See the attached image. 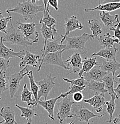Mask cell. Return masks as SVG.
Segmentation results:
<instances>
[{"instance_id":"cell-1","label":"cell","mask_w":120,"mask_h":124,"mask_svg":"<svg viewBox=\"0 0 120 124\" xmlns=\"http://www.w3.org/2000/svg\"><path fill=\"white\" fill-rule=\"evenodd\" d=\"M44 6L36 4L35 0H24L22 2H19L14 8L7 9L6 11L7 13L13 12L20 14L26 21L29 19H33L38 13L44 11Z\"/></svg>"},{"instance_id":"cell-2","label":"cell","mask_w":120,"mask_h":124,"mask_svg":"<svg viewBox=\"0 0 120 124\" xmlns=\"http://www.w3.org/2000/svg\"><path fill=\"white\" fill-rule=\"evenodd\" d=\"M10 28L7 29V33H6L4 37H3L4 42H8L13 45L21 46L26 48L32 46L33 44L27 41L22 33L19 29H16L13 26L12 20H10Z\"/></svg>"},{"instance_id":"cell-3","label":"cell","mask_w":120,"mask_h":124,"mask_svg":"<svg viewBox=\"0 0 120 124\" xmlns=\"http://www.w3.org/2000/svg\"><path fill=\"white\" fill-rule=\"evenodd\" d=\"M90 39H92V35L88 33H84L78 37H70L68 36L66 38V41L65 50H76L81 54H86L87 50L86 48V44Z\"/></svg>"},{"instance_id":"cell-4","label":"cell","mask_w":120,"mask_h":124,"mask_svg":"<svg viewBox=\"0 0 120 124\" xmlns=\"http://www.w3.org/2000/svg\"><path fill=\"white\" fill-rule=\"evenodd\" d=\"M17 24V29L22 33L26 39L32 44L36 43L38 41L39 33L36 31V24L34 22L31 23L16 22Z\"/></svg>"},{"instance_id":"cell-5","label":"cell","mask_w":120,"mask_h":124,"mask_svg":"<svg viewBox=\"0 0 120 124\" xmlns=\"http://www.w3.org/2000/svg\"><path fill=\"white\" fill-rule=\"evenodd\" d=\"M28 72L29 70H28V66H26L18 73H14L7 77L8 89L11 99H13L15 97L16 92L20 88V82L24 76L28 75Z\"/></svg>"},{"instance_id":"cell-6","label":"cell","mask_w":120,"mask_h":124,"mask_svg":"<svg viewBox=\"0 0 120 124\" xmlns=\"http://www.w3.org/2000/svg\"><path fill=\"white\" fill-rule=\"evenodd\" d=\"M72 113L75 116L78 121L81 122H86L87 124H90L89 120L94 117H102L106 113L103 115H95L93 112L85 107L78 106L75 103L72 108Z\"/></svg>"},{"instance_id":"cell-7","label":"cell","mask_w":120,"mask_h":124,"mask_svg":"<svg viewBox=\"0 0 120 124\" xmlns=\"http://www.w3.org/2000/svg\"><path fill=\"white\" fill-rule=\"evenodd\" d=\"M75 103L74 101H72L68 97L64 98L61 101L57 103L58 112L57 113V117L59 119L60 124L66 119L72 118L73 117L72 108Z\"/></svg>"},{"instance_id":"cell-8","label":"cell","mask_w":120,"mask_h":124,"mask_svg":"<svg viewBox=\"0 0 120 124\" xmlns=\"http://www.w3.org/2000/svg\"><path fill=\"white\" fill-rule=\"evenodd\" d=\"M56 78V77H51V73L50 75H47L45 78L41 81L37 82V84L39 86V91H38V98L40 100V98L43 97L44 100H47L49 93L53 88L55 85H58L54 81Z\"/></svg>"},{"instance_id":"cell-9","label":"cell","mask_w":120,"mask_h":124,"mask_svg":"<svg viewBox=\"0 0 120 124\" xmlns=\"http://www.w3.org/2000/svg\"><path fill=\"white\" fill-rule=\"evenodd\" d=\"M64 51V50H62V51H57L56 53H53L47 54L40 62L38 69V72H40L42 66L45 65V64H53V65H56L58 66L62 67L65 70L70 69V68L67 66L62 60V54Z\"/></svg>"},{"instance_id":"cell-10","label":"cell","mask_w":120,"mask_h":124,"mask_svg":"<svg viewBox=\"0 0 120 124\" xmlns=\"http://www.w3.org/2000/svg\"><path fill=\"white\" fill-rule=\"evenodd\" d=\"M64 27L66 32L64 35H61L62 38L60 42V44H64V41L66 39V38L69 36L70 32L77 30V29L82 30L84 28L82 23L80 22L78 17L75 16H72L69 19H66L64 22Z\"/></svg>"},{"instance_id":"cell-11","label":"cell","mask_w":120,"mask_h":124,"mask_svg":"<svg viewBox=\"0 0 120 124\" xmlns=\"http://www.w3.org/2000/svg\"><path fill=\"white\" fill-rule=\"evenodd\" d=\"M3 36L1 35L0 38V57L6 59L7 61L10 62V59L11 58L19 57L22 60L25 55L26 51L24 50L15 52L13 50L8 48L3 43Z\"/></svg>"},{"instance_id":"cell-12","label":"cell","mask_w":120,"mask_h":124,"mask_svg":"<svg viewBox=\"0 0 120 124\" xmlns=\"http://www.w3.org/2000/svg\"><path fill=\"white\" fill-rule=\"evenodd\" d=\"M83 101L90 104L97 113H100L103 110V108L106 103L104 94L99 93H96L93 97L90 99H84Z\"/></svg>"},{"instance_id":"cell-13","label":"cell","mask_w":120,"mask_h":124,"mask_svg":"<svg viewBox=\"0 0 120 124\" xmlns=\"http://www.w3.org/2000/svg\"><path fill=\"white\" fill-rule=\"evenodd\" d=\"M64 63L67 64V66H71L72 68V70L66 75L68 76L71 73H79L82 66V59L79 53H75L71 56L68 57V59Z\"/></svg>"},{"instance_id":"cell-14","label":"cell","mask_w":120,"mask_h":124,"mask_svg":"<svg viewBox=\"0 0 120 124\" xmlns=\"http://www.w3.org/2000/svg\"><path fill=\"white\" fill-rule=\"evenodd\" d=\"M48 1H46V0L43 1L44 6V16L40 20V24L44 23L52 30L57 31L55 28L56 24V19L53 17H51V13L49 11V6L50 5L48 4Z\"/></svg>"},{"instance_id":"cell-15","label":"cell","mask_w":120,"mask_h":124,"mask_svg":"<svg viewBox=\"0 0 120 124\" xmlns=\"http://www.w3.org/2000/svg\"><path fill=\"white\" fill-rule=\"evenodd\" d=\"M99 16L106 28L110 30L117 27L120 23L118 15H111L109 13L102 11L99 13Z\"/></svg>"},{"instance_id":"cell-16","label":"cell","mask_w":120,"mask_h":124,"mask_svg":"<svg viewBox=\"0 0 120 124\" xmlns=\"http://www.w3.org/2000/svg\"><path fill=\"white\" fill-rule=\"evenodd\" d=\"M60 39H58L55 41H48L46 43V46L44 48L43 50H41L42 51V56H41V60L46 56L47 54L49 53H56L57 51L64 50L66 47L65 44H60L59 43Z\"/></svg>"},{"instance_id":"cell-17","label":"cell","mask_w":120,"mask_h":124,"mask_svg":"<svg viewBox=\"0 0 120 124\" xmlns=\"http://www.w3.org/2000/svg\"><path fill=\"white\" fill-rule=\"evenodd\" d=\"M108 73V72H106L102 70L99 66H96L90 72L84 73L82 77L84 78L87 82L91 81L102 82L104 76Z\"/></svg>"},{"instance_id":"cell-18","label":"cell","mask_w":120,"mask_h":124,"mask_svg":"<svg viewBox=\"0 0 120 124\" xmlns=\"http://www.w3.org/2000/svg\"><path fill=\"white\" fill-rule=\"evenodd\" d=\"M41 61V57L36 55L28 51H26V54L22 62L19 63L20 68H24L28 65L31 66L32 68H37V64Z\"/></svg>"},{"instance_id":"cell-19","label":"cell","mask_w":120,"mask_h":124,"mask_svg":"<svg viewBox=\"0 0 120 124\" xmlns=\"http://www.w3.org/2000/svg\"><path fill=\"white\" fill-rule=\"evenodd\" d=\"M59 99H60V96L47 100H39L37 101V103H38V105L42 107L48 112V117L52 121H55V117H54V109H55L57 101Z\"/></svg>"},{"instance_id":"cell-20","label":"cell","mask_w":120,"mask_h":124,"mask_svg":"<svg viewBox=\"0 0 120 124\" xmlns=\"http://www.w3.org/2000/svg\"><path fill=\"white\" fill-rule=\"evenodd\" d=\"M120 8V2H107L106 4H100L99 2V4L97 7L93 8H85V12H88L90 11H102L105 12H111V11H115Z\"/></svg>"},{"instance_id":"cell-21","label":"cell","mask_w":120,"mask_h":124,"mask_svg":"<svg viewBox=\"0 0 120 124\" xmlns=\"http://www.w3.org/2000/svg\"><path fill=\"white\" fill-rule=\"evenodd\" d=\"M118 51V49L114 46L110 48H103L97 53L91 54V57L93 56H99L102 58H104L106 60H116V54Z\"/></svg>"},{"instance_id":"cell-22","label":"cell","mask_w":120,"mask_h":124,"mask_svg":"<svg viewBox=\"0 0 120 124\" xmlns=\"http://www.w3.org/2000/svg\"><path fill=\"white\" fill-rule=\"evenodd\" d=\"M113 36H111L109 33H106L97 38L99 44L104 48H110L115 46V43L119 44L120 40L113 38Z\"/></svg>"},{"instance_id":"cell-23","label":"cell","mask_w":120,"mask_h":124,"mask_svg":"<svg viewBox=\"0 0 120 124\" xmlns=\"http://www.w3.org/2000/svg\"><path fill=\"white\" fill-rule=\"evenodd\" d=\"M100 69L104 72L111 73L115 76L117 70L120 69V63L117 60H104L99 66Z\"/></svg>"},{"instance_id":"cell-24","label":"cell","mask_w":120,"mask_h":124,"mask_svg":"<svg viewBox=\"0 0 120 124\" xmlns=\"http://www.w3.org/2000/svg\"><path fill=\"white\" fill-rule=\"evenodd\" d=\"M0 116L4 120V124H17L15 120V112L10 107H2L0 110Z\"/></svg>"},{"instance_id":"cell-25","label":"cell","mask_w":120,"mask_h":124,"mask_svg":"<svg viewBox=\"0 0 120 124\" xmlns=\"http://www.w3.org/2000/svg\"><path fill=\"white\" fill-rule=\"evenodd\" d=\"M97 65H99V63L96 62V57H86L84 60H82V66L78 73V77H82L84 73L90 72L94 67Z\"/></svg>"},{"instance_id":"cell-26","label":"cell","mask_w":120,"mask_h":124,"mask_svg":"<svg viewBox=\"0 0 120 124\" xmlns=\"http://www.w3.org/2000/svg\"><path fill=\"white\" fill-rule=\"evenodd\" d=\"M32 95H33V94L31 91L28 90V87H27V84L26 83L24 85L21 93V95H20L22 101L24 103H26L29 106H38V104L37 103V101L35 99H32Z\"/></svg>"},{"instance_id":"cell-27","label":"cell","mask_w":120,"mask_h":124,"mask_svg":"<svg viewBox=\"0 0 120 124\" xmlns=\"http://www.w3.org/2000/svg\"><path fill=\"white\" fill-rule=\"evenodd\" d=\"M88 26L92 32V38H97L102 35V24L97 19H92L88 20Z\"/></svg>"},{"instance_id":"cell-28","label":"cell","mask_w":120,"mask_h":124,"mask_svg":"<svg viewBox=\"0 0 120 124\" xmlns=\"http://www.w3.org/2000/svg\"><path fill=\"white\" fill-rule=\"evenodd\" d=\"M15 106L19 108L21 112V115H20L21 117H24V119L27 120L26 124H32V118H33V116H38V115H37V113H36L33 108L20 106L17 104H15Z\"/></svg>"},{"instance_id":"cell-29","label":"cell","mask_w":120,"mask_h":124,"mask_svg":"<svg viewBox=\"0 0 120 124\" xmlns=\"http://www.w3.org/2000/svg\"><path fill=\"white\" fill-rule=\"evenodd\" d=\"M102 82L104 83V88L108 91V94L111 96L113 95H116L114 91V88H113V85H114V83L115 82V81L114 76H113V75L111 73H107L104 76Z\"/></svg>"},{"instance_id":"cell-30","label":"cell","mask_w":120,"mask_h":124,"mask_svg":"<svg viewBox=\"0 0 120 124\" xmlns=\"http://www.w3.org/2000/svg\"><path fill=\"white\" fill-rule=\"evenodd\" d=\"M58 32V31H54L52 30L51 29L47 27L44 23L41 24V33L42 34V36L43 37L44 39V48L46 46V43L48 39H52L53 41L55 40V34Z\"/></svg>"},{"instance_id":"cell-31","label":"cell","mask_w":120,"mask_h":124,"mask_svg":"<svg viewBox=\"0 0 120 124\" xmlns=\"http://www.w3.org/2000/svg\"><path fill=\"white\" fill-rule=\"evenodd\" d=\"M87 86L91 91H94L96 93L103 94L108 93V91L104 88V84L102 82H97V81H89L87 82Z\"/></svg>"},{"instance_id":"cell-32","label":"cell","mask_w":120,"mask_h":124,"mask_svg":"<svg viewBox=\"0 0 120 124\" xmlns=\"http://www.w3.org/2000/svg\"><path fill=\"white\" fill-rule=\"evenodd\" d=\"M28 77L29 78V82H30V86H31V91L33 94V95L34 96V99L35 100L38 101V91H39V86L37 84V82L35 81L34 77L33 75V72L32 70L29 71L28 73Z\"/></svg>"},{"instance_id":"cell-33","label":"cell","mask_w":120,"mask_h":124,"mask_svg":"<svg viewBox=\"0 0 120 124\" xmlns=\"http://www.w3.org/2000/svg\"><path fill=\"white\" fill-rule=\"evenodd\" d=\"M111 99L109 101H106L105 105L106 106V113H108L110 116V119L109 121H107L108 123H111L112 121V117L114 112L116 110V104L115 103V100L117 99L116 95H111Z\"/></svg>"},{"instance_id":"cell-34","label":"cell","mask_w":120,"mask_h":124,"mask_svg":"<svg viewBox=\"0 0 120 124\" xmlns=\"http://www.w3.org/2000/svg\"><path fill=\"white\" fill-rule=\"evenodd\" d=\"M8 16L4 17L2 16V11L0 10V32L6 33L7 31V25L8 23L12 19V17L10 16V13H8Z\"/></svg>"},{"instance_id":"cell-35","label":"cell","mask_w":120,"mask_h":124,"mask_svg":"<svg viewBox=\"0 0 120 124\" xmlns=\"http://www.w3.org/2000/svg\"><path fill=\"white\" fill-rule=\"evenodd\" d=\"M86 86H76V85H71V86H69V90L67 92L62 93L60 95V97L62 98H64L66 97L68 95H69V94H72L76 93H81V91H82L83 90H85Z\"/></svg>"},{"instance_id":"cell-36","label":"cell","mask_w":120,"mask_h":124,"mask_svg":"<svg viewBox=\"0 0 120 124\" xmlns=\"http://www.w3.org/2000/svg\"><path fill=\"white\" fill-rule=\"evenodd\" d=\"M6 72H0V94L8 89V84Z\"/></svg>"},{"instance_id":"cell-37","label":"cell","mask_w":120,"mask_h":124,"mask_svg":"<svg viewBox=\"0 0 120 124\" xmlns=\"http://www.w3.org/2000/svg\"><path fill=\"white\" fill-rule=\"evenodd\" d=\"M64 82H68V83H70L71 85H76V86H87V82L85 78L83 77L79 78L78 79H72L70 80L68 78H63Z\"/></svg>"},{"instance_id":"cell-38","label":"cell","mask_w":120,"mask_h":124,"mask_svg":"<svg viewBox=\"0 0 120 124\" xmlns=\"http://www.w3.org/2000/svg\"><path fill=\"white\" fill-rule=\"evenodd\" d=\"M9 63L6 59L0 57V72H6L9 68Z\"/></svg>"},{"instance_id":"cell-39","label":"cell","mask_w":120,"mask_h":124,"mask_svg":"<svg viewBox=\"0 0 120 124\" xmlns=\"http://www.w3.org/2000/svg\"><path fill=\"white\" fill-rule=\"evenodd\" d=\"M73 99L74 102H77V103H78V102H81V101L84 100V95H82V94L81 93H76L75 94H73Z\"/></svg>"},{"instance_id":"cell-40","label":"cell","mask_w":120,"mask_h":124,"mask_svg":"<svg viewBox=\"0 0 120 124\" xmlns=\"http://www.w3.org/2000/svg\"><path fill=\"white\" fill-rule=\"evenodd\" d=\"M111 31H113L114 32V35L113 37H115L116 39H120V22L118 23V25L117 26V27L114 28H112V29H111Z\"/></svg>"},{"instance_id":"cell-41","label":"cell","mask_w":120,"mask_h":124,"mask_svg":"<svg viewBox=\"0 0 120 124\" xmlns=\"http://www.w3.org/2000/svg\"><path fill=\"white\" fill-rule=\"evenodd\" d=\"M48 4L51 7L55 8V10L57 11L58 10V1H48Z\"/></svg>"},{"instance_id":"cell-42","label":"cell","mask_w":120,"mask_h":124,"mask_svg":"<svg viewBox=\"0 0 120 124\" xmlns=\"http://www.w3.org/2000/svg\"><path fill=\"white\" fill-rule=\"evenodd\" d=\"M114 91L116 95H117V99H120V83L117 85L115 88H114Z\"/></svg>"},{"instance_id":"cell-43","label":"cell","mask_w":120,"mask_h":124,"mask_svg":"<svg viewBox=\"0 0 120 124\" xmlns=\"http://www.w3.org/2000/svg\"><path fill=\"white\" fill-rule=\"evenodd\" d=\"M112 121H113V124H120V115L118 116V117L113 119L112 120Z\"/></svg>"},{"instance_id":"cell-44","label":"cell","mask_w":120,"mask_h":124,"mask_svg":"<svg viewBox=\"0 0 120 124\" xmlns=\"http://www.w3.org/2000/svg\"><path fill=\"white\" fill-rule=\"evenodd\" d=\"M75 123V122H73V121H72V122H71L70 123H66V124H74Z\"/></svg>"},{"instance_id":"cell-45","label":"cell","mask_w":120,"mask_h":124,"mask_svg":"<svg viewBox=\"0 0 120 124\" xmlns=\"http://www.w3.org/2000/svg\"><path fill=\"white\" fill-rule=\"evenodd\" d=\"M3 123H4V120H3L2 121H0V124H2Z\"/></svg>"},{"instance_id":"cell-46","label":"cell","mask_w":120,"mask_h":124,"mask_svg":"<svg viewBox=\"0 0 120 124\" xmlns=\"http://www.w3.org/2000/svg\"><path fill=\"white\" fill-rule=\"evenodd\" d=\"M117 78H120V73H119V74L118 75H117Z\"/></svg>"},{"instance_id":"cell-47","label":"cell","mask_w":120,"mask_h":124,"mask_svg":"<svg viewBox=\"0 0 120 124\" xmlns=\"http://www.w3.org/2000/svg\"><path fill=\"white\" fill-rule=\"evenodd\" d=\"M1 100V97H0V100Z\"/></svg>"},{"instance_id":"cell-48","label":"cell","mask_w":120,"mask_h":124,"mask_svg":"<svg viewBox=\"0 0 120 124\" xmlns=\"http://www.w3.org/2000/svg\"><path fill=\"white\" fill-rule=\"evenodd\" d=\"M119 44H120V42H119Z\"/></svg>"},{"instance_id":"cell-49","label":"cell","mask_w":120,"mask_h":124,"mask_svg":"<svg viewBox=\"0 0 120 124\" xmlns=\"http://www.w3.org/2000/svg\"><path fill=\"white\" fill-rule=\"evenodd\" d=\"M46 124H47V123H46Z\"/></svg>"},{"instance_id":"cell-50","label":"cell","mask_w":120,"mask_h":124,"mask_svg":"<svg viewBox=\"0 0 120 124\" xmlns=\"http://www.w3.org/2000/svg\"></svg>"}]
</instances>
